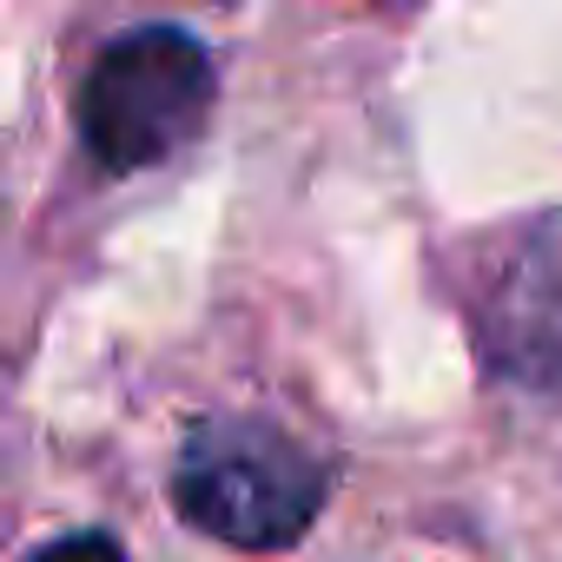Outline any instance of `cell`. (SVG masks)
Here are the masks:
<instances>
[{
    "label": "cell",
    "mask_w": 562,
    "mask_h": 562,
    "mask_svg": "<svg viewBox=\"0 0 562 562\" xmlns=\"http://www.w3.org/2000/svg\"><path fill=\"white\" fill-rule=\"evenodd\" d=\"M27 562H126V549H120L106 529H74V536H54V542H41Z\"/></svg>",
    "instance_id": "3"
},
{
    "label": "cell",
    "mask_w": 562,
    "mask_h": 562,
    "mask_svg": "<svg viewBox=\"0 0 562 562\" xmlns=\"http://www.w3.org/2000/svg\"><path fill=\"white\" fill-rule=\"evenodd\" d=\"M331 496V470L265 417H199L172 463V509L225 549H292Z\"/></svg>",
    "instance_id": "1"
},
{
    "label": "cell",
    "mask_w": 562,
    "mask_h": 562,
    "mask_svg": "<svg viewBox=\"0 0 562 562\" xmlns=\"http://www.w3.org/2000/svg\"><path fill=\"white\" fill-rule=\"evenodd\" d=\"M212 54L186 27H133L100 47L80 87V139L113 179L146 172L199 139L212 113Z\"/></svg>",
    "instance_id": "2"
}]
</instances>
